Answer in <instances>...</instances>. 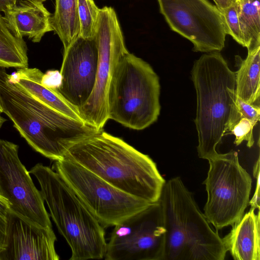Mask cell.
Masks as SVG:
<instances>
[{"mask_svg":"<svg viewBox=\"0 0 260 260\" xmlns=\"http://www.w3.org/2000/svg\"><path fill=\"white\" fill-rule=\"evenodd\" d=\"M63 158L133 197L159 201L166 180L149 157L103 130L70 147Z\"/></svg>","mask_w":260,"mask_h":260,"instance_id":"6da1fadb","label":"cell"},{"mask_svg":"<svg viewBox=\"0 0 260 260\" xmlns=\"http://www.w3.org/2000/svg\"><path fill=\"white\" fill-rule=\"evenodd\" d=\"M0 101L3 113L21 136L36 151L51 160L62 159L74 144L103 131L44 104L11 80L1 67Z\"/></svg>","mask_w":260,"mask_h":260,"instance_id":"7a4b0ae2","label":"cell"},{"mask_svg":"<svg viewBox=\"0 0 260 260\" xmlns=\"http://www.w3.org/2000/svg\"><path fill=\"white\" fill-rule=\"evenodd\" d=\"M191 77L197 93L198 156L208 160L217 154V145L241 118L236 106L235 72L219 51H213L195 61Z\"/></svg>","mask_w":260,"mask_h":260,"instance_id":"3957f363","label":"cell"},{"mask_svg":"<svg viewBox=\"0 0 260 260\" xmlns=\"http://www.w3.org/2000/svg\"><path fill=\"white\" fill-rule=\"evenodd\" d=\"M165 226L164 260H224L222 238L180 177L166 181L159 200Z\"/></svg>","mask_w":260,"mask_h":260,"instance_id":"277c9868","label":"cell"},{"mask_svg":"<svg viewBox=\"0 0 260 260\" xmlns=\"http://www.w3.org/2000/svg\"><path fill=\"white\" fill-rule=\"evenodd\" d=\"M29 172L37 179L50 215L71 249L70 260L104 258V228L64 179L41 163Z\"/></svg>","mask_w":260,"mask_h":260,"instance_id":"5b68a950","label":"cell"},{"mask_svg":"<svg viewBox=\"0 0 260 260\" xmlns=\"http://www.w3.org/2000/svg\"><path fill=\"white\" fill-rule=\"evenodd\" d=\"M159 78L150 65L129 52L120 59L108 93L109 119L135 130L155 122L159 115Z\"/></svg>","mask_w":260,"mask_h":260,"instance_id":"8992f818","label":"cell"},{"mask_svg":"<svg viewBox=\"0 0 260 260\" xmlns=\"http://www.w3.org/2000/svg\"><path fill=\"white\" fill-rule=\"evenodd\" d=\"M208 160L209 169L203 182L207 192L204 214L218 231L242 218L249 204L252 180L234 150L218 153Z\"/></svg>","mask_w":260,"mask_h":260,"instance_id":"52a82bcc","label":"cell"},{"mask_svg":"<svg viewBox=\"0 0 260 260\" xmlns=\"http://www.w3.org/2000/svg\"><path fill=\"white\" fill-rule=\"evenodd\" d=\"M52 169L64 179L104 229L115 226L152 204L121 191L68 159L55 160Z\"/></svg>","mask_w":260,"mask_h":260,"instance_id":"ba28073f","label":"cell"},{"mask_svg":"<svg viewBox=\"0 0 260 260\" xmlns=\"http://www.w3.org/2000/svg\"><path fill=\"white\" fill-rule=\"evenodd\" d=\"M95 40L98 52L95 85L78 111L85 123L101 131L109 120L108 93L112 75L121 58L128 52L116 12L111 7L100 9Z\"/></svg>","mask_w":260,"mask_h":260,"instance_id":"9c48e42d","label":"cell"},{"mask_svg":"<svg viewBox=\"0 0 260 260\" xmlns=\"http://www.w3.org/2000/svg\"><path fill=\"white\" fill-rule=\"evenodd\" d=\"M166 229L158 201L115 225L107 243V260H164Z\"/></svg>","mask_w":260,"mask_h":260,"instance_id":"30bf717a","label":"cell"},{"mask_svg":"<svg viewBox=\"0 0 260 260\" xmlns=\"http://www.w3.org/2000/svg\"><path fill=\"white\" fill-rule=\"evenodd\" d=\"M171 29L190 41L194 51H220L227 32L220 11L207 0H157Z\"/></svg>","mask_w":260,"mask_h":260,"instance_id":"8fae6325","label":"cell"},{"mask_svg":"<svg viewBox=\"0 0 260 260\" xmlns=\"http://www.w3.org/2000/svg\"><path fill=\"white\" fill-rule=\"evenodd\" d=\"M18 148L0 139V194L14 212L43 227L52 228L45 201L18 157Z\"/></svg>","mask_w":260,"mask_h":260,"instance_id":"7c38bea8","label":"cell"},{"mask_svg":"<svg viewBox=\"0 0 260 260\" xmlns=\"http://www.w3.org/2000/svg\"><path fill=\"white\" fill-rule=\"evenodd\" d=\"M98 62L95 38L78 36L64 51L58 91L78 110L85 104L93 89Z\"/></svg>","mask_w":260,"mask_h":260,"instance_id":"4fadbf2b","label":"cell"},{"mask_svg":"<svg viewBox=\"0 0 260 260\" xmlns=\"http://www.w3.org/2000/svg\"><path fill=\"white\" fill-rule=\"evenodd\" d=\"M56 240L52 228L43 227L11 209L0 260H58Z\"/></svg>","mask_w":260,"mask_h":260,"instance_id":"5bb4252c","label":"cell"},{"mask_svg":"<svg viewBox=\"0 0 260 260\" xmlns=\"http://www.w3.org/2000/svg\"><path fill=\"white\" fill-rule=\"evenodd\" d=\"M4 13L9 28L19 38L26 36L38 43L46 32L53 30L51 15L40 0H20Z\"/></svg>","mask_w":260,"mask_h":260,"instance_id":"9a60e30c","label":"cell"},{"mask_svg":"<svg viewBox=\"0 0 260 260\" xmlns=\"http://www.w3.org/2000/svg\"><path fill=\"white\" fill-rule=\"evenodd\" d=\"M251 208L222 238L226 251L235 260H260V214Z\"/></svg>","mask_w":260,"mask_h":260,"instance_id":"2e32d148","label":"cell"},{"mask_svg":"<svg viewBox=\"0 0 260 260\" xmlns=\"http://www.w3.org/2000/svg\"><path fill=\"white\" fill-rule=\"evenodd\" d=\"M44 75L39 69L27 67L17 69L15 73L9 74V77L48 106L70 118L84 122L78 110L63 98L57 88L43 82Z\"/></svg>","mask_w":260,"mask_h":260,"instance_id":"e0dca14e","label":"cell"},{"mask_svg":"<svg viewBox=\"0 0 260 260\" xmlns=\"http://www.w3.org/2000/svg\"><path fill=\"white\" fill-rule=\"evenodd\" d=\"M235 72L237 96L249 104L259 106L260 95V47L248 52Z\"/></svg>","mask_w":260,"mask_h":260,"instance_id":"ac0fdd59","label":"cell"},{"mask_svg":"<svg viewBox=\"0 0 260 260\" xmlns=\"http://www.w3.org/2000/svg\"><path fill=\"white\" fill-rule=\"evenodd\" d=\"M51 25L66 50L78 36L79 21L77 0H55Z\"/></svg>","mask_w":260,"mask_h":260,"instance_id":"d6986e66","label":"cell"},{"mask_svg":"<svg viewBox=\"0 0 260 260\" xmlns=\"http://www.w3.org/2000/svg\"><path fill=\"white\" fill-rule=\"evenodd\" d=\"M27 51L25 42L12 33L0 13V67L27 68Z\"/></svg>","mask_w":260,"mask_h":260,"instance_id":"ffe728a7","label":"cell"},{"mask_svg":"<svg viewBox=\"0 0 260 260\" xmlns=\"http://www.w3.org/2000/svg\"><path fill=\"white\" fill-rule=\"evenodd\" d=\"M237 1L243 47L251 52L260 47V0Z\"/></svg>","mask_w":260,"mask_h":260,"instance_id":"44dd1931","label":"cell"},{"mask_svg":"<svg viewBox=\"0 0 260 260\" xmlns=\"http://www.w3.org/2000/svg\"><path fill=\"white\" fill-rule=\"evenodd\" d=\"M79 21L78 36L85 39L95 38L100 9L93 0H77Z\"/></svg>","mask_w":260,"mask_h":260,"instance_id":"7402d4cb","label":"cell"},{"mask_svg":"<svg viewBox=\"0 0 260 260\" xmlns=\"http://www.w3.org/2000/svg\"><path fill=\"white\" fill-rule=\"evenodd\" d=\"M220 12L223 17L227 34L231 36L237 43L243 46L238 17V1L234 0L229 7Z\"/></svg>","mask_w":260,"mask_h":260,"instance_id":"603a6c76","label":"cell"},{"mask_svg":"<svg viewBox=\"0 0 260 260\" xmlns=\"http://www.w3.org/2000/svg\"><path fill=\"white\" fill-rule=\"evenodd\" d=\"M255 125L250 120L245 118H241L229 129V132L235 136L234 144L238 146L245 141L248 147H251L254 143L253 135V129Z\"/></svg>","mask_w":260,"mask_h":260,"instance_id":"cb8c5ba5","label":"cell"},{"mask_svg":"<svg viewBox=\"0 0 260 260\" xmlns=\"http://www.w3.org/2000/svg\"><path fill=\"white\" fill-rule=\"evenodd\" d=\"M11 211L9 202L0 194V253L6 247Z\"/></svg>","mask_w":260,"mask_h":260,"instance_id":"d4e9b609","label":"cell"},{"mask_svg":"<svg viewBox=\"0 0 260 260\" xmlns=\"http://www.w3.org/2000/svg\"><path fill=\"white\" fill-rule=\"evenodd\" d=\"M236 106L241 118H245L254 124L259 120L260 108L259 106L245 103L237 96Z\"/></svg>","mask_w":260,"mask_h":260,"instance_id":"484cf974","label":"cell"},{"mask_svg":"<svg viewBox=\"0 0 260 260\" xmlns=\"http://www.w3.org/2000/svg\"><path fill=\"white\" fill-rule=\"evenodd\" d=\"M253 175L256 180V186L254 193L252 199L249 200L248 205H250L251 208L258 209L259 210V158L258 157L257 161L253 166Z\"/></svg>","mask_w":260,"mask_h":260,"instance_id":"4316f807","label":"cell"},{"mask_svg":"<svg viewBox=\"0 0 260 260\" xmlns=\"http://www.w3.org/2000/svg\"><path fill=\"white\" fill-rule=\"evenodd\" d=\"M20 0H0V12H4L15 5Z\"/></svg>","mask_w":260,"mask_h":260,"instance_id":"83f0119b","label":"cell"},{"mask_svg":"<svg viewBox=\"0 0 260 260\" xmlns=\"http://www.w3.org/2000/svg\"><path fill=\"white\" fill-rule=\"evenodd\" d=\"M234 0H213L215 6L220 11L229 7Z\"/></svg>","mask_w":260,"mask_h":260,"instance_id":"f1b7e54d","label":"cell"},{"mask_svg":"<svg viewBox=\"0 0 260 260\" xmlns=\"http://www.w3.org/2000/svg\"><path fill=\"white\" fill-rule=\"evenodd\" d=\"M6 121V119L1 116L0 115V128H1L3 123Z\"/></svg>","mask_w":260,"mask_h":260,"instance_id":"f546056e","label":"cell"},{"mask_svg":"<svg viewBox=\"0 0 260 260\" xmlns=\"http://www.w3.org/2000/svg\"><path fill=\"white\" fill-rule=\"evenodd\" d=\"M2 113H3V109H2V105H1V101H0V114Z\"/></svg>","mask_w":260,"mask_h":260,"instance_id":"4dcf8cb0","label":"cell"},{"mask_svg":"<svg viewBox=\"0 0 260 260\" xmlns=\"http://www.w3.org/2000/svg\"><path fill=\"white\" fill-rule=\"evenodd\" d=\"M40 1H42L43 2L46 1V0H40Z\"/></svg>","mask_w":260,"mask_h":260,"instance_id":"1f68e13d","label":"cell"},{"mask_svg":"<svg viewBox=\"0 0 260 260\" xmlns=\"http://www.w3.org/2000/svg\"><path fill=\"white\" fill-rule=\"evenodd\" d=\"M236 1H239V0H236Z\"/></svg>","mask_w":260,"mask_h":260,"instance_id":"d6a6232c","label":"cell"}]
</instances>
